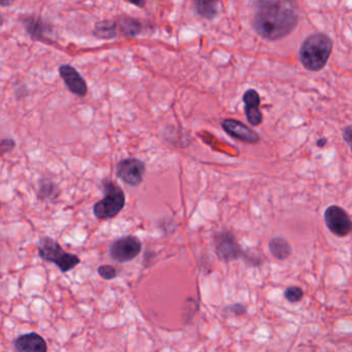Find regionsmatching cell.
I'll return each instance as SVG.
<instances>
[{
  "instance_id": "cell-18",
  "label": "cell",
  "mask_w": 352,
  "mask_h": 352,
  "mask_svg": "<svg viewBox=\"0 0 352 352\" xmlns=\"http://www.w3.org/2000/svg\"><path fill=\"white\" fill-rule=\"evenodd\" d=\"M59 196V188L51 179H41L38 182L37 198L41 202H54Z\"/></svg>"
},
{
  "instance_id": "cell-24",
  "label": "cell",
  "mask_w": 352,
  "mask_h": 352,
  "mask_svg": "<svg viewBox=\"0 0 352 352\" xmlns=\"http://www.w3.org/2000/svg\"><path fill=\"white\" fill-rule=\"evenodd\" d=\"M124 1L128 2V3L132 4V6L138 8H144L146 4V0H124Z\"/></svg>"
},
{
  "instance_id": "cell-7",
  "label": "cell",
  "mask_w": 352,
  "mask_h": 352,
  "mask_svg": "<svg viewBox=\"0 0 352 352\" xmlns=\"http://www.w3.org/2000/svg\"><path fill=\"white\" fill-rule=\"evenodd\" d=\"M214 248L217 258L223 262H233L245 256L235 235L230 231L215 234Z\"/></svg>"
},
{
  "instance_id": "cell-4",
  "label": "cell",
  "mask_w": 352,
  "mask_h": 352,
  "mask_svg": "<svg viewBox=\"0 0 352 352\" xmlns=\"http://www.w3.org/2000/svg\"><path fill=\"white\" fill-rule=\"evenodd\" d=\"M102 186L105 196L94 205L93 213L98 220H107L117 216L123 210L126 196L123 189L111 180H104Z\"/></svg>"
},
{
  "instance_id": "cell-21",
  "label": "cell",
  "mask_w": 352,
  "mask_h": 352,
  "mask_svg": "<svg viewBox=\"0 0 352 352\" xmlns=\"http://www.w3.org/2000/svg\"><path fill=\"white\" fill-rule=\"evenodd\" d=\"M16 148V142L14 138H6L0 141V156L8 154Z\"/></svg>"
},
{
  "instance_id": "cell-2",
  "label": "cell",
  "mask_w": 352,
  "mask_h": 352,
  "mask_svg": "<svg viewBox=\"0 0 352 352\" xmlns=\"http://www.w3.org/2000/svg\"><path fill=\"white\" fill-rule=\"evenodd\" d=\"M333 41L326 33L309 35L300 48V61L309 72H320L332 55Z\"/></svg>"
},
{
  "instance_id": "cell-19",
  "label": "cell",
  "mask_w": 352,
  "mask_h": 352,
  "mask_svg": "<svg viewBox=\"0 0 352 352\" xmlns=\"http://www.w3.org/2000/svg\"><path fill=\"white\" fill-rule=\"evenodd\" d=\"M283 296H285V299L289 302V303H299V302L303 300L304 291L300 287H289L287 289H285Z\"/></svg>"
},
{
  "instance_id": "cell-14",
  "label": "cell",
  "mask_w": 352,
  "mask_h": 352,
  "mask_svg": "<svg viewBox=\"0 0 352 352\" xmlns=\"http://www.w3.org/2000/svg\"><path fill=\"white\" fill-rule=\"evenodd\" d=\"M120 37H135L144 31V24L138 19L130 16H121L116 19Z\"/></svg>"
},
{
  "instance_id": "cell-13",
  "label": "cell",
  "mask_w": 352,
  "mask_h": 352,
  "mask_svg": "<svg viewBox=\"0 0 352 352\" xmlns=\"http://www.w3.org/2000/svg\"><path fill=\"white\" fill-rule=\"evenodd\" d=\"M12 349L18 352H47V341L37 333L21 335L12 341Z\"/></svg>"
},
{
  "instance_id": "cell-8",
  "label": "cell",
  "mask_w": 352,
  "mask_h": 352,
  "mask_svg": "<svg viewBox=\"0 0 352 352\" xmlns=\"http://www.w3.org/2000/svg\"><path fill=\"white\" fill-rule=\"evenodd\" d=\"M142 250V244L135 236H126L116 240L109 247V256L120 264L130 262L140 256Z\"/></svg>"
},
{
  "instance_id": "cell-25",
  "label": "cell",
  "mask_w": 352,
  "mask_h": 352,
  "mask_svg": "<svg viewBox=\"0 0 352 352\" xmlns=\"http://www.w3.org/2000/svg\"><path fill=\"white\" fill-rule=\"evenodd\" d=\"M327 144H328V138H318V142H316V146L318 148H324V146H327Z\"/></svg>"
},
{
  "instance_id": "cell-6",
  "label": "cell",
  "mask_w": 352,
  "mask_h": 352,
  "mask_svg": "<svg viewBox=\"0 0 352 352\" xmlns=\"http://www.w3.org/2000/svg\"><path fill=\"white\" fill-rule=\"evenodd\" d=\"M324 223L329 231L338 238L352 235V219L342 207L331 205L324 212Z\"/></svg>"
},
{
  "instance_id": "cell-20",
  "label": "cell",
  "mask_w": 352,
  "mask_h": 352,
  "mask_svg": "<svg viewBox=\"0 0 352 352\" xmlns=\"http://www.w3.org/2000/svg\"><path fill=\"white\" fill-rule=\"evenodd\" d=\"M97 273L104 280H113L118 276V272L115 267L109 266V265H102V266L99 267L97 269Z\"/></svg>"
},
{
  "instance_id": "cell-1",
  "label": "cell",
  "mask_w": 352,
  "mask_h": 352,
  "mask_svg": "<svg viewBox=\"0 0 352 352\" xmlns=\"http://www.w3.org/2000/svg\"><path fill=\"white\" fill-rule=\"evenodd\" d=\"M252 27L265 41H277L294 32L300 22L297 0H256Z\"/></svg>"
},
{
  "instance_id": "cell-10",
  "label": "cell",
  "mask_w": 352,
  "mask_h": 352,
  "mask_svg": "<svg viewBox=\"0 0 352 352\" xmlns=\"http://www.w3.org/2000/svg\"><path fill=\"white\" fill-rule=\"evenodd\" d=\"M221 126L225 130L226 134L244 144L256 145L260 143V134L239 120L227 118V119L221 120Z\"/></svg>"
},
{
  "instance_id": "cell-15",
  "label": "cell",
  "mask_w": 352,
  "mask_h": 352,
  "mask_svg": "<svg viewBox=\"0 0 352 352\" xmlns=\"http://www.w3.org/2000/svg\"><path fill=\"white\" fill-rule=\"evenodd\" d=\"M92 33L96 39H103V41H111L120 37L117 22L116 20H109V19L97 22Z\"/></svg>"
},
{
  "instance_id": "cell-12",
  "label": "cell",
  "mask_w": 352,
  "mask_h": 352,
  "mask_svg": "<svg viewBox=\"0 0 352 352\" xmlns=\"http://www.w3.org/2000/svg\"><path fill=\"white\" fill-rule=\"evenodd\" d=\"M244 103V114L248 123L258 126L263 123V113L260 109L261 96L256 89H248L242 96Z\"/></svg>"
},
{
  "instance_id": "cell-3",
  "label": "cell",
  "mask_w": 352,
  "mask_h": 352,
  "mask_svg": "<svg viewBox=\"0 0 352 352\" xmlns=\"http://www.w3.org/2000/svg\"><path fill=\"white\" fill-rule=\"evenodd\" d=\"M37 253L43 262L56 265L62 273H68L80 264V258L62 248L53 238L41 237L36 244Z\"/></svg>"
},
{
  "instance_id": "cell-22",
  "label": "cell",
  "mask_w": 352,
  "mask_h": 352,
  "mask_svg": "<svg viewBox=\"0 0 352 352\" xmlns=\"http://www.w3.org/2000/svg\"><path fill=\"white\" fill-rule=\"evenodd\" d=\"M343 140L349 145L352 153V124L347 125L346 127L343 130Z\"/></svg>"
},
{
  "instance_id": "cell-5",
  "label": "cell",
  "mask_w": 352,
  "mask_h": 352,
  "mask_svg": "<svg viewBox=\"0 0 352 352\" xmlns=\"http://www.w3.org/2000/svg\"><path fill=\"white\" fill-rule=\"evenodd\" d=\"M20 22L30 39L37 43L52 45L54 43L55 28L53 25L38 14H25L20 17Z\"/></svg>"
},
{
  "instance_id": "cell-9",
  "label": "cell",
  "mask_w": 352,
  "mask_h": 352,
  "mask_svg": "<svg viewBox=\"0 0 352 352\" xmlns=\"http://www.w3.org/2000/svg\"><path fill=\"white\" fill-rule=\"evenodd\" d=\"M146 163L138 158L122 159L116 167V175L124 183L138 187L144 181Z\"/></svg>"
},
{
  "instance_id": "cell-26",
  "label": "cell",
  "mask_w": 352,
  "mask_h": 352,
  "mask_svg": "<svg viewBox=\"0 0 352 352\" xmlns=\"http://www.w3.org/2000/svg\"><path fill=\"white\" fill-rule=\"evenodd\" d=\"M14 0H0V6H10L12 3H14Z\"/></svg>"
},
{
  "instance_id": "cell-16",
  "label": "cell",
  "mask_w": 352,
  "mask_h": 352,
  "mask_svg": "<svg viewBox=\"0 0 352 352\" xmlns=\"http://www.w3.org/2000/svg\"><path fill=\"white\" fill-rule=\"evenodd\" d=\"M269 251L275 260H287L293 253V248L287 240L283 237H274L269 242Z\"/></svg>"
},
{
  "instance_id": "cell-17",
  "label": "cell",
  "mask_w": 352,
  "mask_h": 352,
  "mask_svg": "<svg viewBox=\"0 0 352 352\" xmlns=\"http://www.w3.org/2000/svg\"><path fill=\"white\" fill-rule=\"evenodd\" d=\"M219 0H192L195 12L201 18L212 21L219 14Z\"/></svg>"
},
{
  "instance_id": "cell-11",
  "label": "cell",
  "mask_w": 352,
  "mask_h": 352,
  "mask_svg": "<svg viewBox=\"0 0 352 352\" xmlns=\"http://www.w3.org/2000/svg\"><path fill=\"white\" fill-rule=\"evenodd\" d=\"M60 76L63 80L64 84L68 90L78 97H85L88 94V86L86 81L80 76L76 68L70 64H62L58 68Z\"/></svg>"
},
{
  "instance_id": "cell-23",
  "label": "cell",
  "mask_w": 352,
  "mask_h": 352,
  "mask_svg": "<svg viewBox=\"0 0 352 352\" xmlns=\"http://www.w3.org/2000/svg\"><path fill=\"white\" fill-rule=\"evenodd\" d=\"M231 310L237 316L246 313V307L242 304H235V305L231 306Z\"/></svg>"
},
{
  "instance_id": "cell-27",
  "label": "cell",
  "mask_w": 352,
  "mask_h": 352,
  "mask_svg": "<svg viewBox=\"0 0 352 352\" xmlns=\"http://www.w3.org/2000/svg\"><path fill=\"white\" fill-rule=\"evenodd\" d=\"M4 23V18L2 17V14H0V26H2Z\"/></svg>"
}]
</instances>
